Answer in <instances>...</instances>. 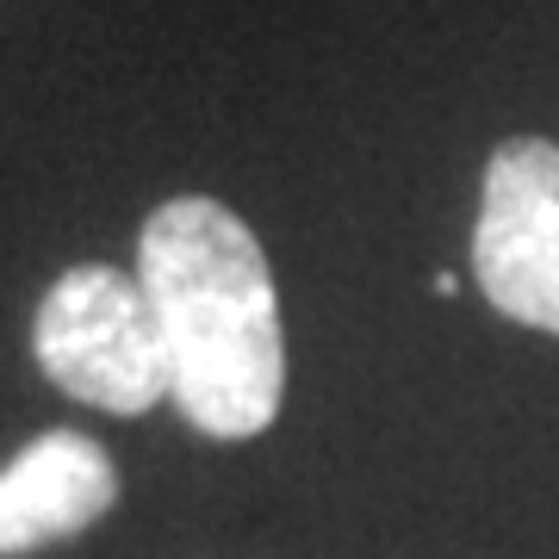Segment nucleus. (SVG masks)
<instances>
[{
	"label": "nucleus",
	"instance_id": "4",
	"mask_svg": "<svg viewBox=\"0 0 559 559\" xmlns=\"http://www.w3.org/2000/svg\"><path fill=\"white\" fill-rule=\"evenodd\" d=\"M112 503H119V473L94 436L50 429L25 441L20 460L0 473V559L81 535Z\"/></svg>",
	"mask_w": 559,
	"mask_h": 559
},
{
	"label": "nucleus",
	"instance_id": "3",
	"mask_svg": "<svg viewBox=\"0 0 559 559\" xmlns=\"http://www.w3.org/2000/svg\"><path fill=\"white\" fill-rule=\"evenodd\" d=\"M473 274L491 311L559 336V143L510 138L491 150Z\"/></svg>",
	"mask_w": 559,
	"mask_h": 559
},
{
	"label": "nucleus",
	"instance_id": "1",
	"mask_svg": "<svg viewBox=\"0 0 559 559\" xmlns=\"http://www.w3.org/2000/svg\"><path fill=\"white\" fill-rule=\"evenodd\" d=\"M138 286L168 348V404L212 441L261 436L286 392V330L255 230L230 205L180 193L143 224Z\"/></svg>",
	"mask_w": 559,
	"mask_h": 559
},
{
	"label": "nucleus",
	"instance_id": "2",
	"mask_svg": "<svg viewBox=\"0 0 559 559\" xmlns=\"http://www.w3.org/2000/svg\"><path fill=\"white\" fill-rule=\"evenodd\" d=\"M32 348L44 373L94 411L143 417L168 399V348L150 293L138 274H119L106 261H81L44 293Z\"/></svg>",
	"mask_w": 559,
	"mask_h": 559
}]
</instances>
